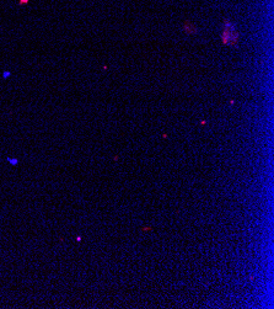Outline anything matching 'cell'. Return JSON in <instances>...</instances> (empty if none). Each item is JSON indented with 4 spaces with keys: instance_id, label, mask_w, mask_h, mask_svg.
Here are the masks:
<instances>
[{
    "instance_id": "obj_4",
    "label": "cell",
    "mask_w": 274,
    "mask_h": 309,
    "mask_svg": "<svg viewBox=\"0 0 274 309\" xmlns=\"http://www.w3.org/2000/svg\"><path fill=\"white\" fill-rule=\"evenodd\" d=\"M28 1H30V0H20L19 3H20V5H25V4H27Z\"/></svg>"
},
{
    "instance_id": "obj_1",
    "label": "cell",
    "mask_w": 274,
    "mask_h": 309,
    "mask_svg": "<svg viewBox=\"0 0 274 309\" xmlns=\"http://www.w3.org/2000/svg\"><path fill=\"white\" fill-rule=\"evenodd\" d=\"M237 41H239V32L236 31L235 25L230 21H226L223 32V42L225 44H236Z\"/></svg>"
},
{
    "instance_id": "obj_3",
    "label": "cell",
    "mask_w": 274,
    "mask_h": 309,
    "mask_svg": "<svg viewBox=\"0 0 274 309\" xmlns=\"http://www.w3.org/2000/svg\"><path fill=\"white\" fill-rule=\"evenodd\" d=\"M8 161L10 164H12V165H17L19 164V160L17 159H11V158H8Z\"/></svg>"
},
{
    "instance_id": "obj_2",
    "label": "cell",
    "mask_w": 274,
    "mask_h": 309,
    "mask_svg": "<svg viewBox=\"0 0 274 309\" xmlns=\"http://www.w3.org/2000/svg\"><path fill=\"white\" fill-rule=\"evenodd\" d=\"M1 76L4 78V79H8V78L11 76V72H10V70H4V72H3V74H1Z\"/></svg>"
}]
</instances>
